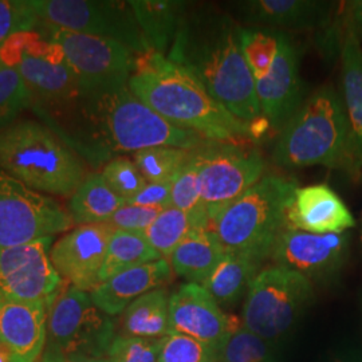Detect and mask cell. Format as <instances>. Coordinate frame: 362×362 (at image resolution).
Listing matches in <instances>:
<instances>
[{
  "instance_id": "obj_2",
  "label": "cell",
  "mask_w": 362,
  "mask_h": 362,
  "mask_svg": "<svg viewBox=\"0 0 362 362\" xmlns=\"http://www.w3.org/2000/svg\"><path fill=\"white\" fill-rule=\"evenodd\" d=\"M242 28L219 7L192 3L167 58L189 71L231 115L252 125L263 117L242 50Z\"/></svg>"
},
{
  "instance_id": "obj_35",
  "label": "cell",
  "mask_w": 362,
  "mask_h": 362,
  "mask_svg": "<svg viewBox=\"0 0 362 362\" xmlns=\"http://www.w3.org/2000/svg\"><path fill=\"white\" fill-rule=\"evenodd\" d=\"M158 362H219V353L194 337L170 332L160 341Z\"/></svg>"
},
{
  "instance_id": "obj_24",
  "label": "cell",
  "mask_w": 362,
  "mask_h": 362,
  "mask_svg": "<svg viewBox=\"0 0 362 362\" xmlns=\"http://www.w3.org/2000/svg\"><path fill=\"white\" fill-rule=\"evenodd\" d=\"M129 4L151 49L167 57L192 3L182 0H129Z\"/></svg>"
},
{
  "instance_id": "obj_29",
  "label": "cell",
  "mask_w": 362,
  "mask_h": 362,
  "mask_svg": "<svg viewBox=\"0 0 362 362\" xmlns=\"http://www.w3.org/2000/svg\"><path fill=\"white\" fill-rule=\"evenodd\" d=\"M196 230H209V219L169 207L158 214L144 236L161 258L168 260L175 248Z\"/></svg>"
},
{
  "instance_id": "obj_33",
  "label": "cell",
  "mask_w": 362,
  "mask_h": 362,
  "mask_svg": "<svg viewBox=\"0 0 362 362\" xmlns=\"http://www.w3.org/2000/svg\"><path fill=\"white\" fill-rule=\"evenodd\" d=\"M278 43L279 31L255 27L242 28V50L255 81L270 71L278 52Z\"/></svg>"
},
{
  "instance_id": "obj_12",
  "label": "cell",
  "mask_w": 362,
  "mask_h": 362,
  "mask_svg": "<svg viewBox=\"0 0 362 362\" xmlns=\"http://www.w3.org/2000/svg\"><path fill=\"white\" fill-rule=\"evenodd\" d=\"M194 153L209 224L266 175L264 157L252 144L206 141Z\"/></svg>"
},
{
  "instance_id": "obj_41",
  "label": "cell",
  "mask_w": 362,
  "mask_h": 362,
  "mask_svg": "<svg viewBox=\"0 0 362 362\" xmlns=\"http://www.w3.org/2000/svg\"><path fill=\"white\" fill-rule=\"evenodd\" d=\"M127 204L157 209L172 207V181L146 182L143 189L133 199H130Z\"/></svg>"
},
{
  "instance_id": "obj_34",
  "label": "cell",
  "mask_w": 362,
  "mask_h": 362,
  "mask_svg": "<svg viewBox=\"0 0 362 362\" xmlns=\"http://www.w3.org/2000/svg\"><path fill=\"white\" fill-rule=\"evenodd\" d=\"M194 149L191 152V156L184 167L172 181V207L192 215L208 218L207 211L202 200L199 163Z\"/></svg>"
},
{
  "instance_id": "obj_42",
  "label": "cell",
  "mask_w": 362,
  "mask_h": 362,
  "mask_svg": "<svg viewBox=\"0 0 362 362\" xmlns=\"http://www.w3.org/2000/svg\"><path fill=\"white\" fill-rule=\"evenodd\" d=\"M346 26L362 39V0H356L348 3V13H346Z\"/></svg>"
},
{
  "instance_id": "obj_21",
  "label": "cell",
  "mask_w": 362,
  "mask_h": 362,
  "mask_svg": "<svg viewBox=\"0 0 362 362\" xmlns=\"http://www.w3.org/2000/svg\"><path fill=\"white\" fill-rule=\"evenodd\" d=\"M49 306L0 293V341L25 362L40 361L47 339Z\"/></svg>"
},
{
  "instance_id": "obj_5",
  "label": "cell",
  "mask_w": 362,
  "mask_h": 362,
  "mask_svg": "<svg viewBox=\"0 0 362 362\" xmlns=\"http://www.w3.org/2000/svg\"><path fill=\"white\" fill-rule=\"evenodd\" d=\"M272 160L290 170L313 165L353 170L344 105L330 85L315 89L303 100L279 132Z\"/></svg>"
},
{
  "instance_id": "obj_20",
  "label": "cell",
  "mask_w": 362,
  "mask_h": 362,
  "mask_svg": "<svg viewBox=\"0 0 362 362\" xmlns=\"http://www.w3.org/2000/svg\"><path fill=\"white\" fill-rule=\"evenodd\" d=\"M233 4L246 27L288 34L326 27L332 10V3L314 0H246Z\"/></svg>"
},
{
  "instance_id": "obj_19",
  "label": "cell",
  "mask_w": 362,
  "mask_h": 362,
  "mask_svg": "<svg viewBox=\"0 0 362 362\" xmlns=\"http://www.w3.org/2000/svg\"><path fill=\"white\" fill-rule=\"evenodd\" d=\"M354 224L348 206L325 182L298 187L286 211V227L303 233H344Z\"/></svg>"
},
{
  "instance_id": "obj_11",
  "label": "cell",
  "mask_w": 362,
  "mask_h": 362,
  "mask_svg": "<svg viewBox=\"0 0 362 362\" xmlns=\"http://www.w3.org/2000/svg\"><path fill=\"white\" fill-rule=\"evenodd\" d=\"M45 26L112 39L136 55L153 52L130 7L119 0H34Z\"/></svg>"
},
{
  "instance_id": "obj_40",
  "label": "cell",
  "mask_w": 362,
  "mask_h": 362,
  "mask_svg": "<svg viewBox=\"0 0 362 362\" xmlns=\"http://www.w3.org/2000/svg\"><path fill=\"white\" fill-rule=\"evenodd\" d=\"M163 209L157 208L140 207L133 204H125L119 208L116 214L107 221L115 227V230L128 233H144Z\"/></svg>"
},
{
  "instance_id": "obj_8",
  "label": "cell",
  "mask_w": 362,
  "mask_h": 362,
  "mask_svg": "<svg viewBox=\"0 0 362 362\" xmlns=\"http://www.w3.org/2000/svg\"><path fill=\"white\" fill-rule=\"evenodd\" d=\"M116 334L113 318L94 305L90 293L62 286L47 313L45 350L64 356L105 358Z\"/></svg>"
},
{
  "instance_id": "obj_37",
  "label": "cell",
  "mask_w": 362,
  "mask_h": 362,
  "mask_svg": "<svg viewBox=\"0 0 362 362\" xmlns=\"http://www.w3.org/2000/svg\"><path fill=\"white\" fill-rule=\"evenodd\" d=\"M219 362H276L270 349V342L239 327L220 350Z\"/></svg>"
},
{
  "instance_id": "obj_39",
  "label": "cell",
  "mask_w": 362,
  "mask_h": 362,
  "mask_svg": "<svg viewBox=\"0 0 362 362\" xmlns=\"http://www.w3.org/2000/svg\"><path fill=\"white\" fill-rule=\"evenodd\" d=\"M160 341L116 334L105 360L107 362H158Z\"/></svg>"
},
{
  "instance_id": "obj_44",
  "label": "cell",
  "mask_w": 362,
  "mask_h": 362,
  "mask_svg": "<svg viewBox=\"0 0 362 362\" xmlns=\"http://www.w3.org/2000/svg\"><path fill=\"white\" fill-rule=\"evenodd\" d=\"M334 362H362V356H360V354H348V356H344V357L338 358Z\"/></svg>"
},
{
  "instance_id": "obj_30",
  "label": "cell",
  "mask_w": 362,
  "mask_h": 362,
  "mask_svg": "<svg viewBox=\"0 0 362 362\" xmlns=\"http://www.w3.org/2000/svg\"><path fill=\"white\" fill-rule=\"evenodd\" d=\"M158 259L164 258H161L153 247L148 243L144 233L116 230L107 246L104 264L100 272V282L103 284L119 272Z\"/></svg>"
},
{
  "instance_id": "obj_38",
  "label": "cell",
  "mask_w": 362,
  "mask_h": 362,
  "mask_svg": "<svg viewBox=\"0 0 362 362\" xmlns=\"http://www.w3.org/2000/svg\"><path fill=\"white\" fill-rule=\"evenodd\" d=\"M101 175L115 194L127 203L146 185L140 169L127 156H118L106 163L101 168Z\"/></svg>"
},
{
  "instance_id": "obj_22",
  "label": "cell",
  "mask_w": 362,
  "mask_h": 362,
  "mask_svg": "<svg viewBox=\"0 0 362 362\" xmlns=\"http://www.w3.org/2000/svg\"><path fill=\"white\" fill-rule=\"evenodd\" d=\"M172 274L168 260L158 259L109 278L91 291L90 297L100 310L116 317L137 298L167 285Z\"/></svg>"
},
{
  "instance_id": "obj_13",
  "label": "cell",
  "mask_w": 362,
  "mask_h": 362,
  "mask_svg": "<svg viewBox=\"0 0 362 362\" xmlns=\"http://www.w3.org/2000/svg\"><path fill=\"white\" fill-rule=\"evenodd\" d=\"M76 224L57 199L0 170V250L67 233Z\"/></svg>"
},
{
  "instance_id": "obj_27",
  "label": "cell",
  "mask_w": 362,
  "mask_h": 362,
  "mask_svg": "<svg viewBox=\"0 0 362 362\" xmlns=\"http://www.w3.org/2000/svg\"><path fill=\"white\" fill-rule=\"evenodd\" d=\"M127 202L112 191L100 170L90 172L69 199L67 211L77 226L107 223Z\"/></svg>"
},
{
  "instance_id": "obj_32",
  "label": "cell",
  "mask_w": 362,
  "mask_h": 362,
  "mask_svg": "<svg viewBox=\"0 0 362 362\" xmlns=\"http://www.w3.org/2000/svg\"><path fill=\"white\" fill-rule=\"evenodd\" d=\"M31 104V94L18 70L0 58V132L13 124Z\"/></svg>"
},
{
  "instance_id": "obj_25",
  "label": "cell",
  "mask_w": 362,
  "mask_h": 362,
  "mask_svg": "<svg viewBox=\"0 0 362 362\" xmlns=\"http://www.w3.org/2000/svg\"><path fill=\"white\" fill-rule=\"evenodd\" d=\"M224 254L226 250L215 233L211 230H196L175 248L168 262L176 275L189 284L202 285Z\"/></svg>"
},
{
  "instance_id": "obj_15",
  "label": "cell",
  "mask_w": 362,
  "mask_h": 362,
  "mask_svg": "<svg viewBox=\"0 0 362 362\" xmlns=\"http://www.w3.org/2000/svg\"><path fill=\"white\" fill-rule=\"evenodd\" d=\"M109 223L77 226L50 248V260L66 285L91 293L100 285L109 242L115 233Z\"/></svg>"
},
{
  "instance_id": "obj_10",
  "label": "cell",
  "mask_w": 362,
  "mask_h": 362,
  "mask_svg": "<svg viewBox=\"0 0 362 362\" xmlns=\"http://www.w3.org/2000/svg\"><path fill=\"white\" fill-rule=\"evenodd\" d=\"M0 58L13 66L31 94V109L67 104L79 86L62 52L38 31L18 34L0 49Z\"/></svg>"
},
{
  "instance_id": "obj_43",
  "label": "cell",
  "mask_w": 362,
  "mask_h": 362,
  "mask_svg": "<svg viewBox=\"0 0 362 362\" xmlns=\"http://www.w3.org/2000/svg\"><path fill=\"white\" fill-rule=\"evenodd\" d=\"M39 362H107L105 358L93 357H79V356H64L54 351H43V356Z\"/></svg>"
},
{
  "instance_id": "obj_9",
  "label": "cell",
  "mask_w": 362,
  "mask_h": 362,
  "mask_svg": "<svg viewBox=\"0 0 362 362\" xmlns=\"http://www.w3.org/2000/svg\"><path fill=\"white\" fill-rule=\"evenodd\" d=\"M39 34L65 57L79 86V94H91L127 86L137 57L112 39L40 25Z\"/></svg>"
},
{
  "instance_id": "obj_28",
  "label": "cell",
  "mask_w": 362,
  "mask_h": 362,
  "mask_svg": "<svg viewBox=\"0 0 362 362\" xmlns=\"http://www.w3.org/2000/svg\"><path fill=\"white\" fill-rule=\"evenodd\" d=\"M169 294L164 287L137 298L121 314L119 334L161 339L170 333Z\"/></svg>"
},
{
  "instance_id": "obj_31",
  "label": "cell",
  "mask_w": 362,
  "mask_h": 362,
  "mask_svg": "<svg viewBox=\"0 0 362 362\" xmlns=\"http://www.w3.org/2000/svg\"><path fill=\"white\" fill-rule=\"evenodd\" d=\"M192 151L160 145L133 153L132 160L146 182H168L176 177Z\"/></svg>"
},
{
  "instance_id": "obj_26",
  "label": "cell",
  "mask_w": 362,
  "mask_h": 362,
  "mask_svg": "<svg viewBox=\"0 0 362 362\" xmlns=\"http://www.w3.org/2000/svg\"><path fill=\"white\" fill-rule=\"evenodd\" d=\"M260 264L262 262L252 257L226 251L214 272L200 286L207 290L219 306H231L247 296L250 286L260 272Z\"/></svg>"
},
{
  "instance_id": "obj_16",
  "label": "cell",
  "mask_w": 362,
  "mask_h": 362,
  "mask_svg": "<svg viewBox=\"0 0 362 362\" xmlns=\"http://www.w3.org/2000/svg\"><path fill=\"white\" fill-rule=\"evenodd\" d=\"M348 247V233L318 235L286 227L272 247L270 258L275 266L299 272L313 284L333 276L341 269Z\"/></svg>"
},
{
  "instance_id": "obj_7",
  "label": "cell",
  "mask_w": 362,
  "mask_h": 362,
  "mask_svg": "<svg viewBox=\"0 0 362 362\" xmlns=\"http://www.w3.org/2000/svg\"><path fill=\"white\" fill-rule=\"evenodd\" d=\"M313 284L281 266L259 272L247 291L242 321L250 332L272 342L285 336L310 305Z\"/></svg>"
},
{
  "instance_id": "obj_3",
  "label": "cell",
  "mask_w": 362,
  "mask_h": 362,
  "mask_svg": "<svg viewBox=\"0 0 362 362\" xmlns=\"http://www.w3.org/2000/svg\"><path fill=\"white\" fill-rule=\"evenodd\" d=\"M128 86L141 103L176 128L194 132L207 141L252 143L251 125L231 115L189 71L165 55L155 52L139 55Z\"/></svg>"
},
{
  "instance_id": "obj_4",
  "label": "cell",
  "mask_w": 362,
  "mask_h": 362,
  "mask_svg": "<svg viewBox=\"0 0 362 362\" xmlns=\"http://www.w3.org/2000/svg\"><path fill=\"white\" fill-rule=\"evenodd\" d=\"M88 167L42 121L16 119L0 132V170L37 192L70 199L90 173Z\"/></svg>"
},
{
  "instance_id": "obj_18",
  "label": "cell",
  "mask_w": 362,
  "mask_h": 362,
  "mask_svg": "<svg viewBox=\"0 0 362 362\" xmlns=\"http://www.w3.org/2000/svg\"><path fill=\"white\" fill-rule=\"evenodd\" d=\"M169 326L170 332L194 337L218 353L239 329L203 286L189 282L170 294Z\"/></svg>"
},
{
  "instance_id": "obj_36",
  "label": "cell",
  "mask_w": 362,
  "mask_h": 362,
  "mask_svg": "<svg viewBox=\"0 0 362 362\" xmlns=\"http://www.w3.org/2000/svg\"><path fill=\"white\" fill-rule=\"evenodd\" d=\"M34 0H0V49L7 40L40 27Z\"/></svg>"
},
{
  "instance_id": "obj_1",
  "label": "cell",
  "mask_w": 362,
  "mask_h": 362,
  "mask_svg": "<svg viewBox=\"0 0 362 362\" xmlns=\"http://www.w3.org/2000/svg\"><path fill=\"white\" fill-rule=\"evenodd\" d=\"M33 110L91 168H103L119 155L152 146L194 149L207 141L194 132L169 124L141 103L128 85L79 94L67 104Z\"/></svg>"
},
{
  "instance_id": "obj_23",
  "label": "cell",
  "mask_w": 362,
  "mask_h": 362,
  "mask_svg": "<svg viewBox=\"0 0 362 362\" xmlns=\"http://www.w3.org/2000/svg\"><path fill=\"white\" fill-rule=\"evenodd\" d=\"M341 82L351 168L358 170L362 168V47L361 40L348 26L341 45Z\"/></svg>"
},
{
  "instance_id": "obj_17",
  "label": "cell",
  "mask_w": 362,
  "mask_h": 362,
  "mask_svg": "<svg viewBox=\"0 0 362 362\" xmlns=\"http://www.w3.org/2000/svg\"><path fill=\"white\" fill-rule=\"evenodd\" d=\"M299 66L300 52L296 40L291 34L279 31L272 69L267 76L255 81L262 117L272 130L281 132L305 100Z\"/></svg>"
},
{
  "instance_id": "obj_14",
  "label": "cell",
  "mask_w": 362,
  "mask_h": 362,
  "mask_svg": "<svg viewBox=\"0 0 362 362\" xmlns=\"http://www.w3.org/2000/svg\"><path fill=\"white\" fill-rule=\"evenodd\" d=\"M52 238L0 250V293L50 308L64 286L50 260Z\"/></svg>"
},
{
  "instance_id": "obj_6",
  "label": "cell",
  "mask_w": 362,
  "mask_h": 362,
  "mask_svg": "<svg viewBox=\"0 0 362 362\" xmlns=\"http://www.w3.org/2000/svg\"><path fill=\"white\" fill-rule=\"evenodd\" d=\"M297 180L266 173L248 191L211 221L227 252L245 254L259 262L270 258L272 247L286 228V211L297 189Z\"/></svg>"
}]
</instances>
